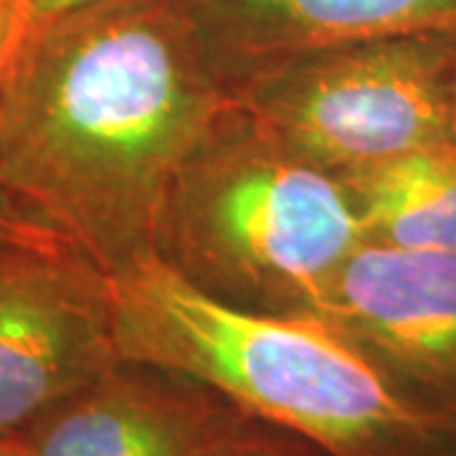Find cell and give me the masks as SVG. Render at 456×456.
I'll use <instances>...</instances> for the list:
<instances>
[{
  "label": "cell",
  "instance_id": "1",
  "mask_svg": "<svg viewBox=\"0 0 456 456\" xmlns=\"http://www.w3.org/2000/svg\"><path fill=\"white\" fill-rule=\"evenodd\" d=\"M188 0L38 16L0 94V196L102 274L163 254L185 165L241 107Z\"/></svg>",
  "mask_w": 456,
  "mask_h": 456
},
{
  "label": "cell",
  "instance_id": "2",
  "mask_svg": "<svg viewBox=\"0 0 456 456\" xmlns=\"http://www.w3.org/2000/svg\"><path fill=\"white\" fill-rule=\"evenodd\" d=\"M119 362L191 378L330 456H456V424L340 330L228 302L163 254L104 274Z\"/></svg>",
  "mask_w": 456,
  "mask_h": 456
},
{
  "label": "cell",
  "instance_id": "3",
  "mask_svg": "<svg viewBox=\"0 0 456 456\" xmlns=\"http://www.w3.org/2000/svg\"><path fill=\"white\" fill-rule=\"evenodd\" d=\"M368 239L340 175L239 107L185 165L163 256L198 287L269 312H307Z\"/></svg>",
  "mask_w": 456,
  "mask_h": 456
},
{
  "label": "cell",
  "instance_id": "4",
  "mask_svg": "<svg viewBox=\"0 0 456 456\" xmlns=\"http://www.w3.org/2000/svg\"><path fill=\"white\" fill-rule=\"evenodd\" d=\"M456 31L408 33L254 71L241 110L284 145L350 175L449 145Z\"/></svg>",
  "mask_w": 456,
  "mask_h": 456
},
{
  "label": "cell",
  "instance_id": "5",
  "mask_svg": "<svg viewBox=\"0 0 456 456\" xmlns=\"http://www.w3.org/2000/svg\"><path fill=\"white\" fill-rule=\"evenodd\" d=\"M119 362L107 279L59 239L0 261V439H18Z\"/></svg>",
  "mask_w": 456,
  "mask_h": 456
},
{
  "label": "cell",
  "instance_id": "6",
  "mask_svg": "<svg viewBox=\"0 0 456 456\" xmlns=\"http://www.w3.org/2000/svg\"><path fill=\"white\" fill-rule=\"evenodd\" d=\"M307 314L456 424V251L362 241Z\"/></svg>",
  "mask_w": 456,
  "mask_h": 456
},
{
  "label": "cell",
  "instance_id": "7",
  "mask_svg": "<svg viewBox=\"0 0 456 456\" xmlns=\"http://www.w3.org/2000/svg\"><path fill=\"white\" fill-rule=\"evenodd\" d=\"M248 421L191 378L117 362L13 441L23 456H216Z\"/></svg>",
  "mask_w": 456,
  "mask_h": 456
},
{
  "label": "cell",
  "instance_id": "8",
  "mask_svg": "<svg viewBox=\"0 0 456 456\" xmlns=\"http://www.w3.org/2000/svg\"><path fill=\"white\" fill-rule=\"evenodd\" d=\"M231 74L350 44L456 31V0H188Z\"/></svg>",
  "mask_w": 456,
  "mask_h": 456
},
{
  "label": "cell",
  "instance_id": "9",
  "mask_svg": "<svg viewBox=\"0 0 456 456\" xmlns=\"http://www.w3.org/2000/svg\"><path fill=\"white\" fill-rule=\"evenodd\" d=\"M358 203L368 241L456 251V150L424 147L340 175Z\"/></svg>",
  "mask_w": 456,
  "mask_h": 456
},
{
  "label": "cell",
  "instance_id": "10",
  "mask_svg": "<svg viewBox=\"0 0 456 456\" xmlns=\"http://www.w3.org/2000/svg\"><path fill=\"white\" fill-rule=\"evenodd\" d=\"M216 456H330L302 436L251 419Z\"/></svg>",
  "mask_w": 456,
  "mask_h": 456
},
{
  "label": "cell",
  "instance_id": "11",
  "mask_svg": "<svg viewBox=\"0 0 456 456\" xmlns=\"http://www.w3.org/2000/svg\"><path fill=\"white\" fill-rule=\"evenodd\" d=\"M38 20L36 0H0V94Z\"/></svg>",
  "mask_w": 456,
  "mask_h": 456
},
{
  "label": "cell",
  "instance_id": "12",
  "mask_svg": "<svg viewBox=\"0 0 456 456\" xmlns=\"http://www.w3.org/2000/svg\"><path fill=\"white\" fill-rule=\"evenodd\" d=\"M46 239H59L46 228L36 226L0 196V261L5 259L18 246L33 244V241H46ZM61 241V239H59Z\"/></svg>",
  "mask_w": 456,
  "mask_h": 456
},
{
  "label": "cell",
  "instance_id": "13",
  "mask_svg": "<svg viewBox=\"0 0 456 456\" xmlns=\"http://www.w3.org/2000/svg\"><path fill=\"white\" fill-rule=\"evenodd\" d=\"M84 3H92V0H36V8H38V16H53Z\"/></svg>",
  "mask_w": 456,
  "mask_h": 456
},
{
  "label": "cell",
  "instance_id": "14",
  "mask_svg": "<svg viewBox=\"0 0 456 456\" xmlns=\"http://www.w3.org/2000/svg\"><path fill=\"white\" fill-rule=\"evenodd\" d=\"M449 145L456 150V77L454 92H452V112H449Z\"/></svg>",
  "mask_w": 456,
  "mask_h": 456
},
{
  "label": "cell",
  "instance_id": "15",
  "mask_svg": "<svg viewBox=\"0 0 456 456\" xmlns=\"http://www.w3.org/2000/svg\"><path fill=\"white\" fill-rule=\"evenodd\" d=\"M0 456H23V452L13 439H0Z\"/></svg>",
  "mask_w": 456,
  "mask_h": 456
}]
</instances>
